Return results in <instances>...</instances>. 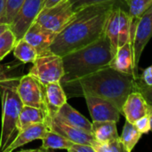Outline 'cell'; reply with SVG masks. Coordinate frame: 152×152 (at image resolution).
I'll return each mask as SVG.
<instances>
[{
    "mask_svg": "<svg viewBox=\"0 0 152 152\" xmlns=\"http://www.w3.org/2000/svg\"><path fill=\"white\" fill-rule=\"evenodd\" d=\"M115 4L114 2L94 4L77 11L56 35L50 51L62 57L97 41L104 35L108 17Z\"/></svg>",
    "mask_w": 152,
    "mask_h": 152,
    "instance_id": "cell-1",
    "label": "cell"
},
{
    "mask_svg": "<svg viewBox=\"0 0 152 152\" xmlns=\"http://www.w3.org/2000/svg\"><path fill=\"white\" fill-rule=\"evenodd\" d=\"M136 77L122 73L110 66L81 78L61 84L71 97L94 95L112 102L121 112L130 93L136 90Z\"/></svg>",
    "mask_w": 152,
    "mask_h": 152,
    "instance_id": "cell-2",
    "label": "cell"
},
{
    "mask_svg": "<svg viewBox=\"0 0 152 152\" xmlns=\"http://www.w3.org/2000/svg\"><path fill=\"white\" fill-rule=\"evenodd\" d=\"M115 51L105 34L97 41L62 56L61 84L81 78L110 65Z\"/></svg>",
    "mask_w": 152,
    "mask_h": 152,
    "instance_id": "cell-3",
    "label": "cell"
},
{
    "mask_svg": "<svg viewBox=\"0 0 152 152\" xmlns=\"http://www.w3.org/2000/svg\"><path fill=\"white\" fill-rule=\"evenodd\" d=\"M20 78H0L2 102V126L0 134V152H4L20 133L19 117L23 103L17 86Z\"/></svg>",
    "mask_w": 152,
    "mask_h": 152,
    "instance_id": "cell-4",
    "label": "cell"
},
{
    "mask_svg": "<svg viewBox=\"0 0 152 152\" xmlns=\"http://www.w3.org/2000/svg\"><path fill=\"white\" fill-rule=\"evenodd\" d=\"M131 25L132 20L127 10L116 4L108 17L104 30L115 53L118 47L131 41Z\"/></svg>",
    "mask_w": 152,
    "mask_h": 152,
    "instance_id": "cell-5",
    "label": "cell"
},
{
    "mask_svg": "<svg viewBox=\"0 0 152 152\" xmlns=\"http://www.w3.org/2000/svg\"><path fill=\"white\" fill-rule=\"evenodd\" d=\"M42 85L61 82L64 75L62 57L52 52L39 54L28 72Z\"/></svg>",
    "mask_w": 152,
    "mask_h": 152,
    "instance_id": "cell-6",
    "label": "cell"
},
{
    "mask_svg": "<svg viewBox=\"0 0 152 152\" xmlns=\"http://www.w3.org/2000/svg\"><path fill=\"white\" fill-rule=\"evenodd\" d=\"M75 12L70 2L68 0L48 8H43L35 21L40 26L58 34L69 22Z\"/></svg>",
    "mask_w": 152,
    "mask_h": 152,
    "instance_id": "cell-7",
    "label": "cell"
},
{
    "mask_svg": "<svg viewBox=\"0 0 152 152\" xmlns=\"http://www.w3.org/2000/svg\"><path fill=\"white\" fill-rule=\"evenodd\" d=\"M152 37V4L138 18L134 31L131 37L134 53V69L139 77V62L142 53Z\"/></svg>",
    "mask_w": 152,
    "mask_h": 152,
    "instance_id": "cell-8",
    "label": "cell"
},
{
    "mask_svg": "<svg viewBox=\"0 0 152 152\" xmlns=\"http://www.w3.org/2000/svg\"><path fill=\"white\" fill-rule=\"evenodd\" d=\"M45 0H25L15 18L9 25L15 36L16 41L22 39L26 31L35 22L38 13L43 9Z\"/></svg>",
    "mask_w": 152,
    "mask_h": 152,
    "instance_id": "cell-9",
    "label": "cell"
},
{
    "mask_svg": "<svg viewBox=\"0 0 152 152\" xmlns=\"http://www.w3.org/2000/svg\"><path fill=\"white\" fill-rule=\"evenodd\" d=\"M17 91L23 105L46 110L45 105V86L29 73L20 77Z\"/></svg>",
    "mask_w": 152,
    "mask_h": 152,
    "instance_id": "cell-10",
    "label": "cell"
},
{
    "mask_svg": "<svg viewBox=\"0 0 152 152\" xmlns=\"http://www.w3.org/2000/svg\"><path fill=\"white\" fill-rule=\"evenodd\" d=\"M84 97L93 122L114 121L118 123L119 121L121 112L112 102L94 95H85Z\"/></svg>",
    "mask_w": 152,
    "mask_h": 152,
    "instance_id": "cell-11",
    "label": "cell"
},
{
    "mask_svg": "<svg viewBox=\"0 0 152 152\" xmlns=\"http://www.w3.org/2000/svg\"><path fill=\"white\" fill-rule=\"evenodd\" d=\"M56 35V33L40 26L35 21L26 31L23 38L36 49L39 55L51 52L50 46Z\"/></svg>",
    "mask_w": 152,
    "mask_h": 152,
    "instance_id": "cell-12",
    "label": "cell"
},
{
    "mask_svg": "<svg viewBox=\"0 0 152 152\" xmlns=\"http://www.w3.org/2000/svg\"><path fill=\"white\" fill-rule=\"evenodd\" d=\"M47 126L48 129L61 134L74 143H85L93 146L96 142L92 134L69 126L59 119L56 116L48 120Z\"/></svg>",
    "mask_w": 152,
    "mask_h": 152,
    "instance_id": "cell-13",
    "label": "cell"
},
{
    "mask_svg": "<svg viewBox=\"0 0 152 152\" xmlns=\"http://www.w3.org/2000/svg\"><path fill=\"white\" fill-rule=\"evenodd\" d=\"M147 114H149V105L142 94L138 90L130 93L123 104L121 115L126 117V120L134 123Z\"/></svg>",
    "mask_w": 152,
    "mask_h": 152,
    "instance_id": "cell-14",
    "label": "cell"
},
{
    "mask_svg": "<svg viewBox=\"0 0 152 152\" xmlns=\"http://www.w3.org/2000/svg\"><path fill=\"white\" fill-rule=\"evenodd\" d=\"M66 102L67 94L61 82H53L45 86V105L49 119L55 117Z\"/></svg>",
    "mask_w": 152,
    "mask_h": 152,
    "instance_id": "cell-15",
    "label": "cell"
},
{
    "mask_svg": "<svg viewBox=\"0 0 152 152\" xmlns=\"http://www.w3.org/2000/svg\"><path fill=\"white\" fill-rule=\"evenodd\" d=\"M109 66L122 73L131 74L136 77L134 69V53L132 40L117 49L114 57Z\"/></svg>",
    "mask_w": 152,
    "mask_h": 152,
    "instance_id": "cell-16",
    "label": "cell"
},
{
    "mask_svg": "<svg viewBox=\"0 0 152 152\" xmlns=\"http://www.w3.org/2000/svg\"><path fill=\"white\" fill-rule=\"evenodd\" d=\"M47 130L48 126L45 123L35 124L20 130L17 137L8 146L4 152H12L28 142H31L36 140H42Z\"/></svg>",
    "mask_w": 152,
    "mask_h": 152,
    "instance_id": "cell-17",
    "label": "cell"
},
{
    "mask_svg": "<svg viewBox=\"0 0 152 152\" xmlns=\"http://www.w3.org/2000/svg\"><path fill=\"white\" fill-rule=\"evenodd\" d=\"M56 117L69 126L92 134V122H90L80 112L71 107L68 102L61 106L56 114Z\"/></svg>",
    "mask_w": 152,
    "mask_h": 152,
    "instance_id": "cell-18",
    "label": "cell"
},
{
    "mask_svg": "<svg viewBox=\"0 0 152 152\" xmlns=\"http://www.w3.org/2000/svg\"><path fill=\"white\" fill-rule=\"evenodd\" d=\"M48 120L49 118L46 110L40 108L23 105L19 117L20 131L35 124H40V123L47 124Z\"/></svg>",
    "mask_w": 152,
    "mask_h": 152,
    "instance_id": "cell-19",
    "label": "cell"
},
{
    "mask_svg": "<svg viewBox=\"0 0 152 152\" xmlns=\"http://www.w3.org/2000/svg\"><path fill=\"white\" fill-rule=\"evenodd\" d=\"M92 134L96 142H105L119 138L117 123L114 121L92 122Z\"/></svg>",
    "mask_w": 152,
    "mask_h": 152,
    "instance_id": "cell-20",
    "label": "cell"
},
{
    "mask_svg": "<svg viewBox=\"0 0 152 152\" xmlns=\"http://www.w3.org/2000/svg\"><path fill=\"white\" fill-rule=\"evenodd\" d=\"M72 142L62 136L61 134L48 129L44 137L42 138V145L39 151H50V150H66L68 151L71 145Z\"/></svg>",
    "mask_w": 152,
    "mask_h": 152,
    "instance_id": "cell-21",
    "label": "cell"
},
{
    "mask_svg": "<svg viewBox=\"0 0 152 152\" xmlns=\"http://www.w3.org/2000/svg\"><path fill=\"white\" fill-rule=\"evenodd\" d=\"M142 134L138 131L134 123L126 120L119 140L124 147L125 152H131L142 138Z\"/></svg>",
    "mask_w": 152,
    "mask_h": 152,
    "instance_id": "cell-22",
    "label": "cell"
},
{
    "mask_svg": "<svg viewBox=\"0 0 152 152\" xmlns=\"http://www.w3.org/2000/svg\"><path fill=\"white\" fill-rule=\"evenodd\" d=\"M13 55L23 63H33L37 57V52L36 49L28 43L24 38L16 42L13 48Z\"/></svg>",
    "mask_w": 152,
    "mask_h": 152,
    "instance_id": "cell-23",
    "label": "cell"
},
{
    "mask_svg": "<svg viewBox=\"0 0 152 152\" xmlns=\"http://www.w3.org/2000/svg\"><path fill=\"white\" fill-rule=\"evenodd\" d=\"M152 4V0H126V7L132 20L138 18Z\"/></svg>",
    "mask_w": 152,
    "mask_h": 152,
    "instance_id": "cell-24",
    "label": "cell"
},
{
    "mask_svg": "<svg viewBox=\"0 0 152 152\" xmlns=\"http://www.w3.org/2000/svg\"><path fill=\"white\" fill-rule=\"evenodd\" d=\"M24 1L25 0H6L4 13L0 18V23L10 25L20 11Z\"/></svg>",
    "mask_w": 152,
    "mask_h": 152,
    "instance_id": "cell-25",
    "label": "cell"
},
{
    "mask_svg": "<svg viewBox=\"0 0 152 152\" xmlns=\"http://www.w3.org/2000/svg\"><path fill=\"white\" fill-rule=\"evenodd\" d=\"M16 38L10 28L0 35V61H2L11 51L13 50L16 44Z\"/></svg>",
    "mask_w": 152,
    "mask_h": 152,
    "instance_id": "cell-26",
    "label": "cell"
},
{
    "mask_svg": "<svg viewBox=\"0 0 152 152\" xmlns=\"http://www.w3.org/2000/svg\"><path fill=\"white\" fill-rule=\"evenodd\" d=\"M93 147L95 152H125L119 138L105 142H95Z\"/></svg>",
    "mask_w": 152,
    "mask_h": 152,
    "instance_id": "cell-27",
    "label": "cell"
},
{
    "mask_svg": "<svg viewBox=\"0 0 152 152\" xmlns=\"http://www.w3.org/2000/svg\"><path fill=\"white\" fill-rule=\"evenodd\" d=\"M69 1L70 2L72 9L74 12H77V11L80 10L81 8L86 7L87 5H90V4L106 3V2H114V3L121 5L122 7H124L125 9L127 10L126 0H69Z\"/></svg>",
    "mask_w": 152,
    "mask_h": 152,
    "instance_id": "cell-28",
    "label": "cell"
},
{
    "mask_svg": "<svg viewBox=\"0 0 152 152\" xmlns=\"http://www.w3.org/2000/svg\"><path fill=\"white\" fill-rule=\"evenodd\" d=\"M136 90H138L144 97L146 102L149 105V111L152 110V86H146V85L142 84L137 77Z\"/></svg>",
    "mask_w": 152,
    "mask_h": 152,
    "instance_id": "cell-29",
    "label": "cell"
},
{
    "mask_svg": "<svg viewBox=\"0 0 152 152\" xmlns=\"http://www.w3.org/2000/svg\"><path fill=\"white\" fill-rule=\"evenodd\" d=\"M135 127L138 129L139 132L143 134H148L151 132V116L149 114L140 118L134 123Z\"/></svg>",
    "mask_w": 152,
    "mask_h": 152,
    "instance_id": "cell-30",
    "label": "cell"
},
{
    "mask_svg": "<svg viewBox=\"0 0 152 152\" xmlns=\"http://www.w3.org/2000/svg\"><path fill=\"white\" fill-rule=\"evenodd\" d=\"M69 152H95L94 147L85 143H74L68 150Z\"/></svg>",
    "mask_w": 152,
    "mask_h": 152,
    "instance_id": "cell-31",
    "label": "cell"
},
{
    "mask_svg": "<svg viewBox=\"0 0 152 152\" xmlns=\"http://www.w3.org/2000/svg\"><path fill=\"white\" fill-rule=\"evenodd\" d=\"M138 79L146 86H152V64L139 75Z\"/></svg>",
    "mask_w": 152,
    "mask_h": 152,
    "instance_id": "cell-32",
    "label": "cell"
},
{
    "mask_svg": "<svg viewBox=\"0 0 152 152\" xmlns=\"http://www.w3.org/2000/svg\"><path fill=\"white\" fill-rule=\"evenodd\" d=\"M64 1H68V0H45L43 8H48V7L53 6V5H55L57 4L64 2Z\"/></svg>",
    "mask_w": 152,
    "mask_h": 152,
    "instance_id": "cell-33",
    "label": "cell"
},
{
    "mask_svg": "<svg viewBox=\"0 0 152 152\" xmlns=\"http://www.w3.org/2000/svg\"><path fill=\"white\" fill-rule=\"evenodd\" d=\"M10 28V26L8 24H4V23H0V35H2L4 31H6L8 28Z\"/></svg>",
    "mask_w": 152,
    "mask_h": 152,
    "instance_id": "cell-34",
    "label": "cell"
},
{
    "mask_svg": "<svg viewBox=\"0 0 152 152\" xmlns=\"http://www.w3.org/2000/svg\"><path fill=\"white\" fill-rule=\"evenodd\" d=\"M5 1L6 0H0V18L2 17L4 11V6H5Z\"/></svg>",
    "mask_w": 152,
    "mask_h": 152,
    "instance_id": "cell-35",
    "label": "cell"
},
{
    "mask_svg": "<svg viewBox=\"0 0 152 152\" xmlns=\"http://www.w3.org/2000/svg\"><path fill=\"white\" fill-rule=\"evenodd\" d=\"M149 115L151 116V132H152V110L149 111Z\"/></svg>",
    "mask_w": 152,
    "mask_h": 152,
    "instance_id": "cell-36",
    "label": "cell"
},
{
    "mask_svg": "<svg viewBox=\"0 0 152 152\" xmlns=\"http://www.w3.org/2000/svg\"></svg>",
    "mask_w": 152,
    "mask_h": 152,
    "instance_id": "cell-37",
    "label": "cell"
}]
</instances>
